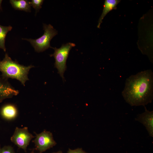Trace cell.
Wrapping results in <instances>:
<instances>
[{
  "instance_id": "13",
  "label": "cell",
  "mask_w": 153,
  "mask_h": 153,
  "mask_svg": "<svg viewBox=\"0 0 153 153\" xmlns=\"http://www.w3.org/2000/svg\"><path fill=\"white\" fill-rule=\"evenodd\" d=\"M43 1V0H32L30 1L31 5L35 9L36 13L41 8Z\"/></svg>"
},
{
  "instance_id": "10",
  "label": "cell",
  "mask_w": 153,
  "mask_h": 153,
  "mask_svg": "<svg viewBox=\"0 0 153 153\" xmlns=\"http://www.w3.org/2000/svg\"><path fill=\"white\" fill-rule=\"evenodd\" d=\"M0 113L4 118L8 120H11L16 117L18 114V110L16 107L14 105L7 104L1 108Z\"/></svg>"
},
{
  "instance_id": "17",
  "label": "cell",
  "mask_w": 153,
  "mask_h": 153,
  "mask_svg": "<svg viewBox=\"0 0 153 153\" xmlns=\"http://www.w3.org/2000/svg\"><path fill=\"white\" fill-rule=\"evenodd\" d=\"M2 0H0V9L1 10V3L2 2Z\"/></svg>"
},
{
  "instance_id": "12",
  "label": "cell",
  "mask_w": 153,
  "mask_h": 153,
  "mask_svg": "<svg viewBox=\"0 0 153 153\" xmlns=\"http://www.w3.org/2000/svg\"><path fill=\"white\" fill-rule=\"evenodd\" d=\"M12 27L8 26H3L0 24V48L5 52L6 49L5 46V40L8 33L10 31Z\"/></svg>"
},
{
  "instance_id": "6",
  "label": "cell",
  "mask_w": 153,
  "mask_h": 153,
  "mask_svg": "<svg viewBox=\"0 0 153 153\" xmlns=\"http://www.w3.org/2000/svg\"><path fill=\"white\" fill-rule=\"evenodd\" d=\"M33 137V135L29 132L27 127L21 128L17 127L11 138V140L18 148L26 152L30 141Z\"/></svg>"
},
{
  "instance_id": "2",
  "label": "cell",
  "mask_w": 153,
  "mask_h": 153,
  "mask_svg": "<svg viewBox=\"0 0 153 153\" xmlns=\"http://www.w3.org/2000/svg\"><path fill=\"white\" fill-rule=\"evenodd\" d=\"M34 66H27L19 64L17 61H14L6 53L3 60L0 61V71L3 78L15 79L20 81L24 86L29 79L28 75L31 69Z\"/></svg>"
},
{
  "instance_id": "18",
  "label": "cell",
  "mask_w": 153,
  "mask_h": 153,
  "mask_svg": "<svg viewBox=\"0 0 153 153\" xmlns=\"http://www.w3.org/2000/svg\"><path fill=\"white\" fill-rule=\"evenodd\" d=\"M32 153H34L33 152H32Z\"/></svg>"
},
{
  "instance_id": "8",
  "label": "cell",
  "mask_w": 153,
  "mask_h": 153,
  "mask_svg": "<svg viewBox=\"0 0 153 153\" xmlns=\"http://www.w3.org/2000/svg\"><path fill=\"white\" fill-rule=\"evenodd\" d=\"M135 120L143 124L146 128L150 136H153V111H149L145 108V111L139 114Z\"/></svg>"
},
{
  "instance_id": "16",
  "label": "cell",
  "mask_w": 153,
  "mask_h": 153,
  "mask_svg": "<svg viewBox=\"0 0 153 153\" xmlns=\"http://www.w3.org/2000/svg\"><path fill=\"white\" fill-rule=\"evenodd\" d=\"M52 153H63V152L61 151H59L57 152H54Z\"/></svg>"
},
{
  "instance_id": "5",
  "label": "cell",
  "mask_w": 153,
  "mask_h": 153,
  "mask_svg": "<svg viewBox=\"0 0 153 153\" xmlns=\"http://www.w3.org/2000/svg\"><path fill=\"white\" fill-rule=\"evenodd\" d=\"M33 142L35 144L36 149L39 151V153L45 152L56 144L53 139L52 133L45 130L36 134V138Z\"/></svg>"
},
{
  "instance_id": "3",
  "label": "cell",
  "mask_w": 153,
  "mask_h": 153,
  "mask_svg": "<svg viewBox=\"0 0 153 153\" xmlns=\"http://www.w3.org/2000/svg\"><path fill=\"white\" fill-rule=\"evenodd\" d=\"M44 33L39 38L35 39H22L29 42L38 52L44 51L49 48H51L50 44L52 39L58 34L57 31L50 24H43Z\"/></svg>"
},
{
  "instance_id": "7",
  "label": "cell",
  "mask_w": 153,
  "mask_h": 153,
  "mask_svg": "<svg viewBox=\"0 0 153 153\" xmlns=\"http://www.w3.org/2000/svg\"><path fill=\"white\" fill-rule=\"evenodd\" d=\"M19 93L18 90L11 85L7 79L0 76V103L4 99L17 95Z\"/></svg>"
},
{
  "instance_id": "1",
  "label": "cell",
  "mask_w": 153,
  "mask_h": 153,
  "mask_svg": "<svg viewBox=\"0 0 153 153\" xmlns=\"http://www.w3.org/2000/svg\"><path fill=\"white\" fill-rule=\"evenodd\" d=\"M122 95L131 106L145 105L153 99V73L147 70L131 75L127 78Z\"/></svg>"
},
{
  "instance_id": "19",
  "label": "cell",
  "mask_w": 153,
  "mask_h": 153,
  "mask_svg": "<svg viewBox=\"0 0 153 153\" xmlns=\"http://www.w3.org/2000/svg\"></svg>"
},
{
  "instance_id": "15",
  "label": "cell",
  "mask_w": 153,
  "mask_h": 153,
  "mask_svg": "<svg viewBox=\"0 0 153 153\" xmlns=\"http://www.w3.org/2000/svg\"><path fill=\"white\" fill-rule=\"evenodd\" d=\"M67 152V153H87L81 148H78L73 150L69 148Z\"/></svg>"
},
{
  "instance_id": "11",
  "label": "cell",
  "mask_w": 153,
  "mask_h": 153,
  "mask_svg": "<svg viewBox=\"0 0 153 153\" xmlns=\"http://www.w3.org/2000/svg\"><path fill=\"white\" fill-rule=\"evenodd\" d=\"M10 2L15 10L26 12L31 11L30 1L27 0H10Z\"/></svg>"
},
{
  "instance_id": "4",
  "label": "cell",
  "mask_w": 153,
  "mask_h": 153,
  "mask_svg": "<svg viewBox=\"0 0 153 153\" xmlns=\"http://www.w3.org/2000/svg\"><path fill=\"white\" fill-rule=\"evenodd\" d=\"M75 46L74 43L68 42L65 44H63L58 48L56 47L51 48L54 49V52L50 56L54 57L55 61L54 67L57 69L58 73L62 77L63 81L64 79L63 74L67 68L66 61L69 52L71 48Z\"/></svg>"
},
{
  "instance_id": "14",
  "label": "cell",
  "mask_w": 153,
  "mask_h": 153,
  "mask_svg": "<svg viewBox=\"0 0 153 153\" xmlns=\"http://www.w3.org/2000/svg\"><path fill=\"white\" fill-rule=\"evenodd\" d=\"M0 153H16L13 148L11 146H6L2 148L0 147Z\"/></svg>"
},
{
  "instance_id": "9",
  "label": "cell",
  "mask_w": 153,
  "mask_h": 153,
  "mask_svg": "<svg viewBox=\"0 0 153 153\" xmlns=\"http://www.w3.org/2000/svg\"><path fill=\"white\" fill-rule=\"evenodd\" d=\"M120 1V0H105L103 5L102 13L99 19L97 27L99 28L104 17L110 11L116 8V6Z\"/></svg>"
}]
</instances>
